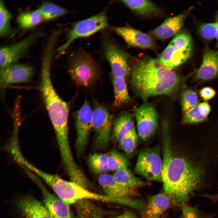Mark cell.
Segmentation results:
<instances>
[{
    "label": "cell",
    "instance_id": "cell-1",
    "mask_svg": "<svg viewBox=\"0 0 218 218\" xmlns=\"http://www.w3.org/2000/svg\"><path fill=\"white\" fill-rule=\"evenodd\" d=\"M167 126L163 130V192L173 206L181 209L192 199L209 193L213 181L207 171L206 157L174 155Z\"/></svg>",
    "mask_w": 218,
    "mask_h": 218
},
{
    "label": "cell",
    "instance_id": "cell-2",
    "mask_svg": "<svg viewBox=\"0 0 218 218\" xmlns=\"http://www.w3.org/2000/svg\"><path fill=\"white\" fill-rule=\"evenodd\" d=\"M181 81L179 76L164 66L158 58L146 56L138 59L133 66L132 88L145 101L157 95L173 94Z\"/></svg>",
    "mask_w": 218,
    "mask_h": 218
},
{
    "label": "cell",
    "instance_id": "cell-3",
    "mask_svg": "<svg viewBox=\"0 0 218 218\" xmlns=\"http://www.w3.org/2000/svg\"><path fill=\"white\" fill-rule=\"evenodd\" d=\"M52 59H42L40 90L55 132L68 128V104L58 94L52 84L50 75Z\"/></svg>",
    "mask_w": 218,
    "mask_h": 218
},
{
    "label": "cell",
    "instance_id": "cell-4",
    "mask_svg": "<svg viewBox=\"0 0 218 218\" xmlns=\"http://www.w3.org/2000/svg\"><path fill=\"white\" fill-rule=\"evenodd\" d=\"M69 72L78 85L88 87L99 78L101 71L99 65L87 51L79 48L69 57Z\"/></svg>",
    "mask_w": 218,
    "mask_h": 218
},
{
    "label": "cell",
    "instance_id": "cell-5",
    "mask_svg": "<svg viewBox=\"0 0 218 218\" xmlns=\"http://www.w3.org/2000/svg\"><path fill=\"white\" fill-rule=\"evenodd\" d=\"M100 54L110 64L114 77L125 78L129 74V56L112 37L108 28L101 31Z\"/></svg>",
    "mask_w": 218,
    "mask_h": 218
},
{
    "label": "cell",
    "instance_id": "cell-6",
    "mask_svg": "<svg viewBox=\"0 0 218 218\" xmlns=\"http://www.w3.org/2000/svg\"><path fill=\"white\" fill-rule=\"evenodd\" d=\"M107 10L106 8L97 14L74 23L68 32L65 41L56 49L57 56L65 53L76 40L88 37L107 28L109 26Z\"/></svg>",
    "mask_w": 218,
    "mask_h": 218
},
{
    "label": "cell",
    "instance_id": "cell-7",
    "mask_svg": "<svg viewBox=\"0 0 218 218\" xmlns=\"http://www.w3.org/2000/svg\"><path fill=\"white\" fill-rule=\"evenodd\" d=\"M191 38L186 31H179L160 54L162 64L172 70L183 63L190 56Z\"/></svg>",
    "mask_w": 218,
    "mask_h": 218
},
{
    "label": "cell",
    "instance_id": "cell-8",
    "mask_svg": "<svg viewBox=\"0 0 218 218\" xmlns=\"http://www.w3.org/2000/svg\"><path fill=\"white\" fill-rule=\"evenodd\" d=\"M162 166L159 148L156 146L146 148L139 153L134 170L148 182L160 181Z\"/></svg>",
    "mask_w": 218,
    "mask_h": 218
},
{
    "label": "cell",
    "instance_id": "cell-9",
    "mask_svg": "<svg viewBox=\"0 0 218 218\" xmlns=\"http://www.w3.org/2000/svg\"><path fill=\"white\" fill-rule=\"evenodd\" d=\"M113 117L106 108L97 104L92 111V128L95 132L94 147L102 149L108 145L112 129Z\"/></svg>",
    "mask_w": 218,
    "mask_h": 218
},
{
    "label": "cell",
    "instance_id": "cell-10",
    "mask_svg": "<svg viewBox=\"0 0 218 218\" xmlns=\"http://www.w3.org/2000/svg\"><path fill=\"white\" fill-rule=\"evenodd\" d=\"M41 31L34 32L16 43L0 48V68L2 69L16 63L27 53L34 43L43 35Z\"/></svg>",
    "mask_w": 218,
    "mask_h": 218
},
{
    "label": "cell",
    "instance_id": "cell-11",
    "mask_svg": "<svg viewBox=\"0 0 218 218\" xmlns=\"http://www.w3.org/2000/svg\"><path fill=\"white\" fill-rule=\"evenodd\" d=\"M135 115L138 137L146 141L154 134L157 129V111L153 104L147 102L136 109Z\"/></svg>",
    "mask_w": 218,
    "mask_h": 218
},
{
    "label": "cell",
    "instance_id": "cell-12",
    "mask_svg": "<svg viewBox=\"0 0 218 218\" xmlns=\"http://www.w3.org/2000/svg\"><path fill=\"white\" fill-rule=\"evenodd\" d=\"M92 111L87 101H85L76 115V138L75 148L77 155L80 157L86 146L92 128Z\"/></svg>",
    "mask_w": 218,
    "mask_h": 218
},
{
    "label": "cell",
    "instance_id": "cell-13",
    "mask_svg": "<svg viewBox=\"0 0 218 218\" xmlns=\"http://www.w3.org/2000/svg\"><path fill=\"white\" fill-rule=\"evenodd\" d=\"M61 200L67 204L83 200H100L123 205L125 203L124 200L95 193L71 181H67Z\"/></svg>",
    "mask_w": 218,
    "mask_h": 218
},
{
    "label": "cell",
    "instance_id": "cell-14",
    "mask_svg": "<svg viewBox=\"0 0 218 218\" xmlns=\"http://www.w3.org/2000/svg\"><path fill=\"white\" fill-rule=\"evenodd\" d=\"M108 28L121 36L129 47L155 50L157 45L152 37L130 26H109Z\"/></svg>",
    "mask_w": 218,
    "mask_h": 218
},
{
    "label": "cell",
    "instance_id": "cell-15",
    "mask_svg": "<svg viewBox=\"0 0 218 218\" xmlns=\"http://www.w3.org/2000/svg\"><path fill=\"white\" fill-rule=\"evenodd\" d=\"M34 66L15 63L0 69V87L5 88L9 85L27 82L34 73Z\"/></svg>",
    "mask_w": 218,
    "mask_h": 218
},
{
    "label": "cell",
    "instance_id": "cell-16",
    "mask_svg": "<svg viewBox=\"0 0 218 218\" xmlns=\"http://www.w3.org/2000/svg\"><path fill=\"white\" fill-rule=\"evenodd\" d=\"M98 181L106 195L118 199L134 198L140 195L136 189L124 187L117 182L113 175L104 173L98 177Z\"/></svg>",
    "mask_w": 218,
    "mask_h": 218
},
{
    "label": "cell",
    "instance_id": "cell-17",
    "mask_svg": "<svg viewBox=\"0 0 218 218\" xmlns=\"http://www.w3.org/2000/svg\"><path fill=\"white\" fill-rule=\"evenodd\" d=\"M30 177L41 190L44 196V204L51 218H72L68 204L48 191L34 175Z\"/></svg>",
    "mask_w": 218,
    "mask_h": 218
},
{
    "label": "cell",
    "instance_id": "cell-18",
    "mask_svg": "<svg viewBox=\"0 0 218 218\" xmlns=\"http://www.w3.org/2000/svg\"><path fill=\"white\" fill-rule=\"evenodd\" d=\"M171 202L164 192L147 195L145 208L140 211L141 218H160L170 207Z\"/></svg>",
    "mask_w": 218,
    "mask_h": 218
},
{
    "label": "cell",
    "instance_id": "cell-19",
    "mask_svg": "<svg viewBox=\"0 0 218 218\" xmlns=\"http://www.w3.org/2000/svg\"><path fill=\"white\" fill-rule=\"evenodd\" d=\"M218 74V50L206 48L202 63L194 78L196 80L207 81L215 78Z\"/></svg>",
    "mask_w": 218,
    "mask_h": 218
},
{
    "label": "cell",
    "instance_id": "cell-20",
    "mask_svg": "<svg viewBox=\"0 0 218 218\" xmlns=\"http://www.w3.org/2000/svg\"><path fill=\"white\" fill-rule=\"evenodd\" d=\"M187 15L186 12L167 18L160 25L150 31V34L160 40L176 35L182 27Z\"/></svg>",
    "mask_w": 218,
    "mask_h": 218
},
{
    "label": "cell",
    "instance_id": "cell-21",
    "mask_svg": "<svg viewBox=\"0 0 218 218\" xmlns=\"http://www.w3.org/2000/svg\"><path fill=\"white\" fill-rule=\"evenodd\" d=\"M17 205L26 218H51L44 204L31 196L20 199Z\"/></svg>",
    "mask_w": 218,
    "mask_h": 218
},
{
    "label": "cell",
    "instance_id": "cell-22",
    "mask_svg": "<svg viewBox=\"0 0 218 218\" xmlns=\"http://www.w3.org/2000/svg\"><path fill=\"white\" fill-rule=\"evenodd\" d=\"M135 14L145 17H162V10L152 1L147 0H120Z\"/></svg>",
    "mask_w": 218,
    "mask_h": 218
},
{
    "label": "cell",
    "instance_id": "cell-23",
    "mask_svg": "<svg viewBox=\"0 0 218 218\" xmlns=\"http://www.w3.org/2000/svg\"><path fill=\"white\" fill-rule=\"evenodd\" d=\"M134 126L131 114L124 113L117 117L113 121V136L117 141L119 140Z\"/></svg>",
    "mask_w": 218,
    "mask_h": 218
},
{
    "label": "cell",
    "instance_id": "cell-24",
    "mask_svg": "<svg viewBox=\"0 0 218 218\" xmlns=\"http://www.w3.org/2000/svg\"><path fill=\"white\" fill-rule=\"evenodd\" d=\"M112 175L118 183L128 188L137 189L146 184L141 178L134 175L127 168L116 170Z\"/></svg>",
    "mask_w": 218,
    "mask_h": 218
},
{
    "label": "cell",
    "instance_id": "cell-25",
    "mask_svg": "<svg viewBox=\"0 0 218 218\" xmlns=\"http://www.w3.org/2000/svg\"><path fill=\"white\" fill-rule=\"evenodd\" d=\"M75 203L77 218H103L102 211L90 200H81Z\"/></svg>",
    "mask_w": 218,
    "mask_h": 218
},
{
    "label": "cell",
    "instance_id": "cell-26",
    "mask_svg": "<svg viewBox=\"0 0 218 218\" xmlns=\"http://www.w3.org/2000/svg\"><path fill=\"white\" fill-rule=\"evenodd\" d=\"M125 78L114 77L113 79L114 95V104L117 107L128 103L130 100Z\"/></svg>",
    "mask_w": 218,
    "mask_h": 218
},
{
    "label": "cell",
    "instance_id": "cell-27",
    "mask_svg": "<svg viewBox=\"0 0 218 218\" xmlns=\"http://www.w3.org/2000/svg\"><path fill=\"white\" fill-rule=\"evenodd\" d=\"M16 20L19 26L25 29H32L44 21L38 9L34 11L21 13L18 16Z\"/></svg>",
    "mask_w": 218,
    "mask_h": 218
},
{
    "label": "cell",
    "instance_id": "cell-28",
    "mask_svg": "<svg viewBox=\"0 0 218 218\" xmlns=\"http://www.w3.org/2000/svg\"><path fill=\"white\" fill-rule=\"evenodd\" d=\"M44 21H51L67 14L70 12L64 8L51 2H45L38 9Z\"/></svg>",
    "mask_w": 218,
    "mask_h": 218
},
{
    "label": "cell",
    "instance_id": "cell-29",
    "mask_svg": "<svg viewBox=\"0 0 218 218\" xmlns=\"http://www.w3.org/2000/svg\"><path fill=\"white\" fill-rule=\"evenodd\" d=\"M12 15L7 9L3 1H0V36L4 38L13 35L14 30L11 22Z\"/></svg>",
    "mask_w": 218,
    "mask_h": 218
},
{
    "label": "cell",
    "instance_id": "cell-30",
    "mask_svg": "<svg viewBox=\"0 0 218 218\" xmlns=\"http://www.w3.org/2000/svg\"><path fill=\"white\" fill-rule=\"evenodd\" d=\"M108 154L95 153L89 156L88 164L91 170L97 173H104L108 170Z\"/></svg>",
    "mask_w": 218,
    "mask_h": 218
},
{
    "label": "cell",
    "instance_id": "cell-31",
    "mask_svg": "<svg viewBox=\"0 0 218 218\" xmlns=\"http://www.w3.org/2000/svg\"><path fill=\"white\" fill-rule=\"evenodd\" d=\"M181 214L180 218H215L216 212L208 213L201 210L197 204L184 205L181 209Z\"/></svg>",
    "mask_w": 218,
    "mask_h": 218
},
{
    "label": "cell",
    "instance_id": "cell-32",
    "mask_svg": "<svg viewBox=\"0 0 218 218\" xmlns=\"http://www.w3.org/2000/svg\"><path fill=\"white\" fill-rule=\"evenodd\" d=\"M138 137L134 126L119 141L120 148L126 154H131L136 148Z\"/></svg>",
    "mask_w": 218,
    "mask_h": 218
},
{
    "label": "cell",
    "instance_id": "cell-33",
    "mask_svg": "<svg viewBox=\"0 0 218 218\" xmlns=\"http://www.w3.org/2000/svg\"><path fill=\"white\" fill-rule=\"evenodd\" d=\"M108 170L116 171L127 168L129 162L126 157L115 150L111 151L108 154Z\"/></svg>",
    "mask_w": 218,
    "mask_h": 218
},
{
    "label": "cell",
    "instance_id": "cell-34",
    "mask_svg": "<svg viewBox=\"0 0 218 218\" xmlns=\"http://www.w3.org/2000/svg\"><path fill=\"white\" fill-rule=\"evenodd\" d=\"M198 104L183 113L182 121L184 123L188 124L198 123L206 120L207 117L203 114Z\"/></svg>",
    "mask_w": 218,
    "mask_h": 218
},
{
    "label": "cell",
    "instance_id": "cell-35",
    "mask_svg": "<svg viewBox=\"0 0 218 218\" xmlns=\"http://www.w3.org/2000/svg\"><path fill=\"white\" fill-rule=\"evenodd\" d=\"M198 97L197 92L193 90L187 89L182 93L181 105L183 113L195 106L198 103Z\"/></svg>",
    "mask_w": 218,
    "mask_h": 218
},
{
    "label": "cell",
    "instance_id": "cell-36",
    "mask_svg": "<svg viewBox=\"0 0 218 218\" xmlns=\"http://www.w3.org/2000/svg\"><path fill=\"white\" fill-rule=\"evenodd\" d=\"M218 28V17L216 21L211 23H204L200 25L199 32L201 37L205 40H210L216 37Z\"/></svg>",
    "mask_w": 218,
    "mask_h": 218
},
{
    "label": "cell",
    "instance_id": "cell-37",
    "mask_svg": "<svg viewBox=\"0 0 218 218\" xmlns=\"http://www.w3.org/2000/svg\"><path fill=\"white\" fill-rule=\"evenodd\" d=\"M199 94L204 101H207L215 96L216 91L212 88L206 87L202 88L200 91Z\"/></svg>",
    "mask_w": 218,
    "mask_h": 218
},
{
    "label": "cell",
    "instance_id": "cell-38",
    "mask_svg": "<svg viewBox=\"0 0 218 218\" xmlns=\"http://www.w3.org/2000/svg\"><path fill=\"white\" fill-rule=\"evenodd\" d=\"M198 104L203 114L205 116L207 117L211 110L209 104L206 102L198 103Z\"/></svg>",
    "mask_w": 218,
    "mask_h": 218
},
{
    "label": "cell",
    "instance_id": "cell-39",
    "mask_svg": "<svg viewBox=\"0 0 218 218\" xmlns=\"http://www.w3.org/2000/svg\"><path fill=\"white\" fill-rule=\"evenodd\" d=\"M110 218H138L133 211L127 210L123 213L116 216H111Z\"/></svg>",
    "mask_w": 218,
    "mask_h": 218
},
{
    "label": "cell",
    "instance_id": "cell-40",
    "mask_svg": "<svg viewBox=\"0 0 218 218\" xmlns=\"http://www.w3.org/2000/svg\"><path fill=\"white\" fill-rule=\"evenodd\" d=\"M217 17H218V15ZM215 38H216V39L217 40V46L218 47V28L217 31Z\"/></svg>",
    "mask_w": 218,
    "mask_h": 218
},
{
    "label": "cell",
    "instance_id": "cell-41",
    "mask_svg": "<svg viewBox=\"0 0 218 218\" xmlns=\"http://www.w3.org/2000/svg\"><path fill=\"white\" fill-rule=\"evenodd\" d=\"M217 197H218V193L217 194Z\"/></svg>",
    "mask_w": 218,
    "mask_h": 218
}]
</instances>
